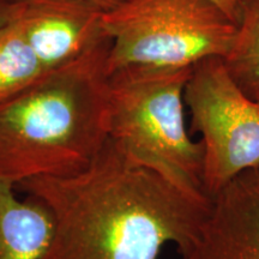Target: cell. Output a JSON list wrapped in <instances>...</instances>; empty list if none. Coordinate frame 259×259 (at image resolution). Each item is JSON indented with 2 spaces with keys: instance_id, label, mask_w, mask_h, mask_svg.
<instances>
[{
  "instance_id": "30bf717a",
  "label": "cell",
  "mask_w": 259,
  "mask_h": 259,
  "mask_svg": "<svg viewBox=\"0 0 259 259\" xmlns=\"http://www.w3.org/2000/svg\"><path fill=\"white\" fill-rule=\"evenodd\" d=\"M40 61L10 15L0 28V107L45 74Z\"/></svg>"
},
{
  "instance_id": "277c9868",
  "label": "cell",
  "mask_w": 259,
  "mask_h": 259,
  "mask_svg": "<svg viewBox=\"0 0 259 259\" xmlns=\"http://www.w3.org/2000/svg\"><path fill=\"white\" fill-rule=\"evenodd\" d=\"M108 73L127 66L192 67L223 58L236 24L211 0H121L101 14Z\"/></svg>"
},
{
  "instance_id": "6da1fadb",
  "label": "cell",
  "mask_w": 259,
  "mask_h": 259,
  "mask_svg": "<svg viewBox=\"0 0 259 259\" xmlns=\"http://www.w3.org/2000/svg\"><path fill=\"white\" fill-rule=\"evenodd\" d=\"M18 186L51 215L41 259H158L164 245L179 250L196 235L211 204L131 161L109 138L80 170Z\"/></svg>"
},
{
  "instance_id": "52a82bcc",
  "label": "cell",
  "mask_w": 259,
  "mask_h": 259,
  "mask_svg": "<svg viewBox=\"0 0 259 259\" xmlns=\"http://www.w3.org/2000/svg\"><path fill=\"white\" fill-rule=\"evenodd\" d=\"M178 251L180 259H259V168L212 197L198 232Z\"/></svg>"
},
{
  "instance_id": "3957f363",
  "label": "cell",
  "mask_w": 259,
  "mask_h": 259,
  "mask_svg": "<svg viewBox=\"0 0 259 259\" xmlns=\"http://www.w3.org/2000/svg\"><path fill=\"white\" fill-rule=\"evenodd\" d=\"M191 69L127 66L109 73L108 138L131 161L209 198L202 143L192 141L185 122L184 90Z\"/></svg>"
},
{
  "instance_id": "7c38bea8",
  "label": "cell",
  "mask_w": 259,
  "mask_h": 259,
  "mask_svg": "<svg viewBox=\"0 0 259 259\" xmlns=\"http://www.w3.org/2000/svg\"><path fill=\"white\" fill-rule=\"evenodd\" d=\"M12 10V0H0V28L9 21Z\"/></svg>"
},
{
  "instance_id": "8fae6325",
  "label": "cell",
  "mask_w": 259,
  "mask_h": 259,
  "mask_svg": "<svg viewBox=\"0 0 259 259\" xmlns=\"http://www.w3.org/2000/svg\"><path fill=\"white\" fill-rule=\"evenodd\" d=\"M211 2L215 3L222 11H225L226 14L236 23V19H238L239 15V4H240V0H211Z\"/></svg>"
},
{
  "instance_id": "ba28073f",
  "label": "cell",
  "mask_w": 259,
  "mask_h": 259,
  "mask_svg": "<svg viewBox=\"0 0 259 259\" xmlns=\"http://www.w3.org/2000/svg\"><path fill=\"white\" fill-rule=\"evenodd\" d=\"M0 179V259H41L50 245L53 226L47 209Z\"/></svg>"
},
{
  "instance_id": "8992f818",
  "label": "cell",
  "mask_w": 259,
  "mask_h": 259,
  "mask_svg": "<svg viewBox=\"0 0 259 259\" xmlns=\"http://www.w3.org/2000/svg\"><path fill=\"white\" fill-rule=\"evenodd\" d=\"M101 14L87 0H12L11 18L48 72L76 59L105 34Z\"/></svg>"
},
{
  "instance_id": "4fadbf2b",
  "label": "cell",
  "mask_w": 259,
  "mask_h": 259,
  "mask_svg": "<svg viewBox=\"0 0 259 259\" xmlns=\"http://www.w3.org/2000/svg\"><path fill=\"white\" fill-rule=\"evenodd\" d=\"M90 4H93L95 8H97L100 11H107V10L114 8V6L120 3L121 0H87Z\"/></svg>"
},
{
  "instance_id": "7a4b0ae2",
  "label": "cell",
  "mask_w": 259,
  "mask_h": 259,
  "mask_svg": "<svg viewBox=\"0 0 259 259\" xmlns=\"http://www.w3.org/2000/svg\"><path fill=\"white\" fill-rule=\"evenodd\" d=\"M109 47L103 34L0 107V179L16 187L92 162L108 139Z\"/></svg>"
},
{
  "instance_id": "9c48e42d",
  "label": "cell",
  "mask_w": 259,
  "mask_h": 259,
  "mask_svg": "<svg viewBox=\"0 0 259 259\" xmlns=\"http://www.w3.org/2000/svg\"><path fill=\"white\" fill-rule=\"evenodd\" d=\"M235 24L232 46L222 60L236 85L259 101V0H240Z\"/></svg>"
},
{
  "instance_id": "5b68a950",
  "label": "cell",
  "mask_w": 259,
  "mask_h": 259,
  "mask_svg": "<svg viewBox=\"0 0 259 259\" xmlns=\"http://www.w3.org/2000/svg\"><path fill=\"white\" fill-rule=\"evenodd\" d=\"M184 101L191 130L202 135L203 184L211 199L236 177L259 168V101L236 85L222 58L193 65Z\"/></svg>"
}]
</instances>
